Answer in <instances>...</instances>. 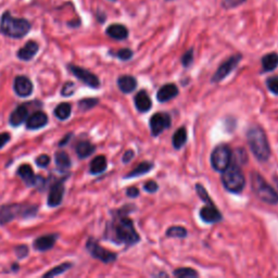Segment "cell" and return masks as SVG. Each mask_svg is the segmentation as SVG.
<instances>
[{
  "instance_id": "obj_1",
  "label": "cell",
  "mask_w": 278,
  "mask_h": 278,
  "mask_svg": "<svg viewBox=\"0 0 278 278\" xmlns=\"http://www.w3.org/2000/svg\"><path fill=\"white\" fill-rule=\"evenodd\" d=\"M135 209V205L127 204L115 212L112 221L108 224L105 239L116 245H125L126 247L139 243L140 236L134 226V222L127 217L129 213Z\"/></svg>"
},
{
  "instance_id": "obj_2",
  "label": "cell",
  "mask_w": 278,
  "mask_h": 278,
  "mask_svg": "<svg viewBox=\"0 0 278 278\" xmlns=\"http://www.w3.org/2000/svg\"><path fill=\"white\" fill-rule=\"evenodd\" d=\"M33 28L30 20L14 16L10 10H5L0 16V34L12 39H22Z\"/></svg>"
},
{
  "instance_id": "obj_3",
  "label": "cell",
  "mask_w": 278,
  "mask_h": 278,
  "mask_svg": "<svg viewBox=\"0 0 278 278\" xmlns=\"http://www.w3.org/2000/svg\"><path fill=\"white\" fill-rule=\"evenodd\" d=\"M247 141L249 148L255 159L265 162L271 157V147L263 129L259 125H252L247 131Z\"/></svg>"
},
{
  "instance_id": "obj_4",
  "label": "cell",
  "mask_w": 278,
  "mask_h": 278,
  "mask_svg": "<svg viewBox=\"0 0 278 278\" xmlns=\"http://www.w3.org/2000/svg\"><path fill=\"white\" fill-rule=\"evenodd\" d=\"M38 212V205L32 203H9L0 207V225L5 226L8 223L20 219L35 218Z\"/></svg>"
},
{
  "instance_id": "obj_5",
  "label": "cell",
  "mask_w": 278,
  "mask_h": 278,
  "mask_svg": "<svg viewBox=\"0 0 278 278\" xmlns=\"http://www.w3.org/2000/svg\"><path fill=\"white\" fill-rule=\"evenodd\" d=\"M221 181L224 188L232 194H240L246 186L245 174L237 163L229 165V167L222 173Z\"/></svg>"
},
{
  "instance_id": "obj_6",
  "label": "cell",
  "mask_w": 278,
  "mask_h": 278,
  "mask_svg": "<svg viewBox=\"0 0 278 278\" xmlns=\"http://www.w3.org/2000/svg\"><path fill=\"white\" fill-rule=\"evenodd\" d=\"M251 187L258 198L268 204L278 203V194L274 188L258 172H253L250 177Z\"/></svg>"
},
{
  "instance_id": "obj_7",
  "label": "cell",
  "mask_w": 278,
  "mask_h": 278,
  "mask_svg": "<svg viewBox=\"0 0 278 278\" xmlns=\"http://www.w3.org/2000/svg\"><path fill=\"white\" fill-rule=\"evenodd\" d=\"M232 152L227 145H219L214 148L211 154V165L214 171L223 173L231 163Z\"/></svg>"
},
{
  "instance_id": "obj_8",
  "label": "cell",
  "mask_w": 278,
  "mask_h": 278,
  "mask_svg": "<svg viewBox=\"0 0 278 278\" xmlns=\"http://www.w3.org/2000/svg\"><path fill=\"white\" fill-rule=\"evenodd\" d=\"M86 249L89 254H91L94 259L99 260V261L105 264L113 263L115 260L118 259V254L101 247L99 243L93 237H91L86 241Z\"/></svg>"
},
{
  "instance_id": "obj_9",
  "label": "cell",
  "mask_w": 278,
  "mask_h": 278,
  "mask_svg": "<svg viewBox=\"0 0 278 278\" xmlns=\"http://www.w3.org/2000/svg\"><path fill=\"white\" fill-rule=\"evenodd\" d=\"M243 60V55L241 53H236V55H232L229 58H227L223 63L218 68L217 72H215L214 75L212 76V82L213 83H220L223 79H225L232 71H234L240 61Z\"/></svg>"
},
{
  "instance_id": "obj_10",
  "label": "cell",
  "mask_w": 278,
  "mask_h": 278,
  "mask_svg": "<svg viewBox=\"0 0 278 278\" xmlns=\"http://www.w3.org/2000/svg\"><path fill=\"white\" fill-rule=\"evenodd\" d=\"M67 68H68L70 73L73 74L76 78H78L80 80V82L84 83L88 87L94 88V89H97V88L100 87V80L96 74L93 73V72L88 71L82 67L72 65V63L68 65Z\"/></svg>"
},
{
  "instance_id": "obj_11",
  "label": "cell",
  "mask_w": 278,
  "mask_h": 278,
  "mask_svg": "<svg viewBox=\"0 0 278 278\" xmlns=\"http://www.w3.org/2000/svg\"><path fill=\"white\" fill-rule=\"evenodd\" d=\"M171 115L166 112H157L150 118L149 126L151 131V135L158 137L165 130L171 127Z\"/></svg>"
},
{
  "instance_id": "obj_12",
  "label": "cell",
  "mask_w": 278,
  "mask_h": 278,
  "mask_svg": "<svg viewBox=\"0 0 278 278\" xmlns=\"http://www.w3.org/2000/svg\"><path fill=\"white\" fill-rule=\"evenodd\" d=\"M16 175L21 177L24 184L28 187H38L39 185L44 187L45 178L38 175H35L30 164H22L19 168H17Z\"/></svg>"
},
{
  "instance_id": "obj_13",
  "label": "cell",
  "mask_w": 278,
  "mask_h": 278,
  "mask_svg": "<svg viewBox=\"0 0 278 278\" xmlns=\"http://www.w3.org/2000/svg\"><path fill=\"white\" fill-rule=\"evenodd\" d=\"M205 205L200 209L199 215L201 220L207 224H217L223 220V215L219 211L217 205L214 204L212 200L204 202Z\"/></svg>"
},
{
  "instance_id": "obj_14",
  "label": "cell",
  "mask_w": 278,
  "mask_h": 278,
  "mask_svg": "<svg viewBox=\"0 0 278 278\" xmlns=\"http://www.w3.org/2000/svg\"><path fill=\"white\" fill-rule=\"evenodd\" d=\"M65 191H66L65 179H61V181L53 184L50 187V190L48 194V199H47L48 207L50 208L59 207V205L62 203V200H63Z\"/></svg>"
},
{
  "instance_id": "obj_15",
  "label": "cell",
  "mask_w": 278,
  "mask_h": 278,
  "mask_svg": "<svg viewBox=\"0 0 278 278\" xmlns=\"http://www.w3.org/2000/svg\"><path fill=\"white\" fill-rule=\"evenodd\" d=\"M13 91L16 94V96H19L21 98L30 97L34 91L32 80L29 77L23 75L16 76L13 82Z\"/></svg>"
},
{
  "instance_id": "obj_16",
  "label": "cell",
  "mask_w": 278,
  "mask_h": 278,
  "mask_svg": "<svg viewBox=\"0 0 278 278\" xmlns=\"http://www.w3.org/2000/svg\"><path fill=\"white\" fill-rule=\"evenodd\" d=\"M39 44L36 40H28L23 47L16 51V58L21 61L29 62L33 60L39 51Z\"/></svg>"
},
{
  "instance_id": "obj_17",
  "label": "cell",
  "mask_w": 278,
  "mask_h": 278,
  "mask_svg": "<svg viewBox=\"0 0 278 278\" xmlns=\"http://www.w3.org/2000/svg\"><path fill=\"white\" fill-rule=\"evenodd\" d=\"M105 35L114 40H126L130 36L127 26L121 23H112L105 29Z\"/></svg>"
},
{
  "instance_id": "obj_18",
  "label": "cell",
  "mask_w": 278,
  "mask_h": 278,
  "mask_svg": "<svg viewBox=\"0 0 278 278\" xmlns=\"http://www.w3.org/2000/svg\"><path fill=\"white\" fill-rule=\"evenodd\" d=\"M49 119L48 115L42 111H36L26 120V129L30 131H37L46 126Z\"/></svg>"
},
{
  "instance_id": "obj_19",
  "label": "cell",
  "mask_w": 278,
  "mask_h": 278,
  "mask_svg": "<svg viewBox=\"0 0 278 278\" xmlns=\"http://www.w3.org/2000/svg\"><path fill=\"white\" fill-rule=\"evenodd\" d=\"M59 239L58 234H49L40 236L36 238L33 243V247L35 250L39 251V252H46V251L50 250L55 246L56 241Z\"/></svg>"
},
{
  "instance_id": "obj_20",
  "label": "cell",
  "mask_w": 278,
  "mask_h": 278,
  "mask_svg": "<svg viewBox=\"0 0 278 278\" xmlns=\"http://www.w3.org/2000/svg\"><path fill=\"white\" fill-rule=\"evenodd\" d=\"M28 116H29L28 105H25V103L21 104L19 106H16L10 114V116H9V124H10L12 127L20 126L21 124H23L26 121Z\"/></svg>"
},
{
  "instance_id": "obj_21",
  "label": "cell",
  "mask_w": 278,
  "mask_h": 278,
  "mask_svg": "<svg viewBox=\"0 0 278 278\" xmlns=\"http://www.w3.org/2000/svg\"><path fill=\"white\" fill-rule=\"evenodd\" d=\"M179 94V91H178V87L173 84V83H169V84H165L163 85L162 87H160V89L157 93V99L159 102H167L169 100L174 99L175 97H177Z\"/></svg>"
},
{
  "instance_id": "obj_22",
  "label": "cell",
  "mask_w": 278,
  "mask_h": 278,
  "mask_svg": "<svg viewBox=\"0 0 278 278\" xmlns=\"http://www.w3.org/2000/svg\"><path fill=\"white\" fill-rule=\"evenodd\" d=\"M134 102H135L136 109L141 113L150 111L152 108V101L146 91H140L139 93H137L135 98H134Z\"/></svg>"
},
{
  "instance_id": "obj_23",
  "label": "cell",
  "mask_w": 278,
  "mask_h": 278,
  "mask_svg": "<svg viewBox=\"0 0 278 278\" xmlns=\"http://www.w3.org/2000/svg\"><path fill=\"white\" fill-rule=\"evenodd\" d=\"M116 83L123 94H131L137 88V79L132 75H122Z\"/></svg>"
},
{
  "instance_id": "obj_24",
  "label": "cell",
  "mask_w": 278,
  "mask_h": 278,
  "mask_svg": "<svg viewBox=\"0 0 278 278\" xmlns=\"http://www.w3.org/2000/svg\"><path fill=\"white\" fill-rule=\"evenodd\" d=\"M75 151H76V155L79 159H86L88 157H91L96 151V146L91 141L82 140L76 145Z\"/></svg>"
},
{
  "instance_id": "obj_25",
  "label": "cell",
  "mask_w": 278,
  "mask_h": 278,
  "mask_svg": "<svg viewBox=\"0 0 278 278\" xmlns=\"http://www.w3.org/2000/svg\"><path fill=\"white\" fill-rule=\"evenodd\" d=\"M55 162H56L58 171H60L61 173H66L71 168V159L67 152L63 150L56 152Z\"/></svg>"
},
{
  "instance_id": "obj_26",
  "label": "cell",
  "mask_w": 278,
  "mask_h": 278,
  "mask_svg": "<svg viewBox=\"0 0 278 278\" xmlns=\"http://www.w3.org/2000/svg\"><path fill=\"white\" fill-rule=\"evenodd\" d=\"M262 72H272L278 67V53L270 52L263 56L261 59Z\"/></svg>"
},
{
  "instance_id": "obj_27",
  "label": "cell",
  "mask_w": 278,
  "mask_h": 278,
  "mask_svg": "<svg viewBox=\"0 0 278 278\" xmlns=\"http://www.w3.org/2000/svg\"><path fill=\"white\" fill-rule=\"evenodd\" d=\"M108 167V161L104 156H97L92 162L91 166H89V173L93 175H98L103 173Z\"/></svg>"
},
{
  "instance_id": "obj_28",
  "label": "cell",
  "mask_w": 278,
  "mask_h": 278,
  "mask_svg": "<svg viewBox=\"0 0 278 278\" xmlns=\"http://www.w3.org/2000/svg\"><path fill=\"white\" fill-rule=\"evenodd\" d=\"M154 167H155V164L150 162V161H143V162L139 163L137 167L134 168L133 171H131L127 175H125L124 178H135V177L142 176L149 173Z\"/></svg>"
},
{
  "instance_id": "obj_29",
  "label": "cell",
  "mask_w": 278,
  "mask_h": 278,
  "mask_svg": "<svg viewBox=\"0 0 278 278\" xmlns=\"http://www.w3.org/2000/svg\"><path fill=\"white\" fill-rule=\"evenodd\" d=\"M71 112H72V105L69 102H61V103H59L56 106L55 111H53L56 118L58 120H60V121L68 120L70 118V116H71Z\"/></svg>"
},
{
  "instance_id": "obj_30",
  "label": "cell",
  "mask_w": 278,
  "mask_h": 278,
  "mask_svg": "<svg viewBox=\"0 0 278 278\" xmlns=\"http://www.w3.org/2000/svg\"><path fill=\"white\" fill-rule=\"evenodd\" d=\"M187 142V131L185 127H179L173 135L172 143L175 149H181L183 148Z\"/></svg>"
},
{
  "instance_id": "obj_31",
  "label": "cell",
  "mask_w": 278,
  "mask_h": 278,
  "mask_svg": "<svg viewBox=\"0 0 278 278\" xmlns=\"http://www.w3.org/2000/svg\"><path fill=\"white\" fill-rule=\"evenodd\" d=\"M109 55L114 58H118L121 61H130L134 57V51L130 48H121L116 51L109 50Z\"/></svg>"
},
{
  "instance_id": "obj_32",
  "label": "cell",
  "mask_w": 278,
  "mask_h": 278,
  "mask_svg": "<svg viewBox=\"0 0 278 278\" xmlns=\"http://www.w3.org/2000/svg\"><path fill=\"white\" fill-rule=\"evenodd\" d=\"M73 266V264L72 263H69V262H65V263H62L56 267H53L51 268V270L47 273H45L44 274V277L46 278V277H56V276H59L61 274H65L66 272H68L70 268Z\"/></svg>"
},
{
  "instance_id": "obj_33",
  "label": "cell",
  "mask_w": 278,
  "mask_h": 278,
  "mask_svg": "<svg viewBox=\"0 0 278 278\" xmlns=\"http://www.w3.org/2000/svg\"><path fill=\"white\" fill-rule=\"evenodd\" d=\"M173 275L178 278H190V277H198L199 274L196 270L191 267H179L173 272Z\"/></svg>"
},
{
  "instance_id": "obj_34",
  "label": "cell",
  "mask_w": 278,
  "mask_h": 278,
  "mask_svg": "<svg viewBox=\"0 0 278 278\" xmlns=\"http://www.w3.org/2000/svg\"><path fill=\"white\" fill-rule=\"evenodd\" d=\"M166 236L169 238H185L187 237V229L183 226H172L166 230Z\"/></svg>"
},
{
  "instance_id": "obj_35",
  "label": "cell",
  "mask_w": 278,
  "mask_h": 278,
  "mask_svg": "<svg viewBox=\"0 0 278 278\" xmlns=\"http://www.w3.org/2000/svg\"><path fill=\"white\" fill-rule=\"evenodd\" d=\"M98 103H99V99H97V98H85V99L79 100L78 108L82 112H86L92 110Z\"/></svg>"
},
{
  "instance_id": "obj_36",
  "label": "cell",
  "mask_w": 278,
  "mask_h": 278,
  "mask_svg": "<svg viewBox=\"0 0 278 278\" xmlns=\"http://www.w3.org/2000/svg\"><path fill=\"white\" fill-rule=\"evenodd\" d=\"M195 60V50L194 48H189L184 52V55L181 58V63L184 68H189Z\"/></svg>"
},
{
  "instance_id": "obj_37",
  "label": "cell",
  "mask_w": 278,
  "mask_h": 278,
  "mask_svg": "<svg viewBox=\"0 0 278 278\" xmlns=\"http://www.w3.org/2000/svg\"><path fill=\"white\" fill-rule=\"evenodd\" d=\"M248 0H222L221 6L224 10H232L246 4Z\"/></svg>"
},
{
  "instance_id": "obj_38",
  "label": "cell",
  "mask_w": 278,
  "mask_h": 278,
  "mask_svg": "<svg viewBox=\"0 0 278 278\" xmlns=\"http://www.w3.org/2000/svg\"><path fill=\"white\" fill-rule=\"evenodd\" d=\"M266 87L268 91L278 96V76H271L266 79Z\"/></svg>"
},
{
  "instance_id": "obj_39",
  "label": "cell",
  "mask_w": 278,
  "mask_h": 278,
  "mask_svg": "<svg viewBox=\"0 0 278 278\" xmlns=\"http://www.w3.org/2000/svg\"><path fill=\"white\" fill-rule=\"evenodd\" d=\"M75 91H76L75 84L73 82H67L61 89V96L71 97L72 95H74Z\"/></svg>"
},
{
  "instance_id": "obj_40",
  "label": "cell",
  "mask_w": 278,
  "mask_h": 278,
  "mask_svg": "<svg viewBox=\"0 0 278 278\" xmlns=\"http://www.w3.org/2000/svg\"><path fill=\"white\" fill-rule=\"evenodd\" d=\"M14 252H15V255L17 256V259H19V260L25 259L26 256L29 255V247L25 246V245L17 246V247L14 248Z\"/></svg>"
},
{
  "instance_id": "obj_41",
  "label": "cell",
  "mask_w": 278,
  "mask_h": 278,
  "mask_svg": "<svg viewBox=\"0 0 278 278\" xmlns=\"http://www.w3.org/2000/svg\"><path fill=\"white\" fill-rule=\"evenodd\" d=\"M35 162H36V165H37L38 167H41V168L47 167L50 163V158L48 155H40L36 158Z\"/></svg>"
},
{
  "instance_id": "obj_42",
  "label": "cell",
  "mask_w": 278,
  "mask_h": 278,
  "mask_svg": "<svg viewBox=\"0 0 278 278\" xmlns=\"http://www.w3.org/2000/svg\"><path fill=\"white\" fill-rule=\"evenodd\" d=\"M158 189H159V185L155 181H148L145 185H143V190L149 194L157 193Z\"/></svg>"
},
{
  "instance_id": "obj_43",
  "label": "cell",
  "mask_w": 278,
  "mask_h": 278,
  "mask_svg": "<svg viewBox=\"0 0 278 278\" xmlns=\"http://www.w3.org/2000/svg\"><path fill=\"white\" fill-rule=\"evenodd\" d=\"M134 157H135V152H134V150L132 149H129L126 150V152H125V154L123 155V158H122V161H123V163H130L131 161L134 159Z\"/></svg>"
},
{
  "instance_id": "obj_44",
  "label": "cell",
  "mask_w": 278,
  "mask_h": 278,
  "mask_svg": "<svg viewBox=\"0 0 278 278\" xmlns=\"http://www.w3.org/2000/svg\"><path fill=\"white\" fill-rule=\"evenodd\" d=\"M10 134H8V133H2L0 134V149H3L7 143L10 141Z\"/></svg>"
},
{
  "instance_id": "obj_45",
  "label": "cell",
  "mask_w": 278,
  "mask_h": 278,
  "mask_svg": "<svg viewBox=\"0 0 278 278\" xmlns=\"http://www.w3.org/2000/svg\"><path fill=\"white\" fill-rule=\"evenodd\" d=\"M126 196L132 199L137 198L139 196V189L137 187H129L126 189Z\"/></svg>"
},
{
  "instance_id": "obj_46",
  "label": "cell",
  "mask_w": 278,
  "mask_h": 278,
  "mask_svg": "<svg viewBox=\"0 0 278 278\" xmlns=\"http://www.w3.org/2000/svg\"><path fill=\"white\" fill-rule=\"evenodd\" d=\"M96 19L97 21L99 22L100 24H103L105 21H106V14L104 11L100 10V9H98L97 12H96Z\"/></svg>"
},
{
  "instance_id": "obj_47",
  "label": "cell",
  "mask_w": 278,
  "mask_h": 278,
  "mask_svg": "<svg viewBox=\"0 0 278 278\" xmlns=\"http://www.w3.org/2000/svg\"><path fill=\"white\" fill-rule=\"evenodd\" d=\"M72 136H73V134H68V135L63 138V140H61V141L59 142V147H63V146H66L67 143L69 142V140H70V138H71Z\"/></svg>"
},
{
  "instance_id": "obj_48",
  "label": "cell",
  "mask_w": 278,
  "mask_h": 278,
  "mask_svg": "<svg viewBox=\"0 0 278 278\" xmlns=\"http://www.w3.org/2000/svg\"><path fill=\"white\" fill-rule=\"evenodd\" d=\"M108 2H110V3H118L119 2V0H108Z\"/></svg>"
},
{
  "instance_id": "obj_49",
  "label": "cell",
  "mask_w": 278,
  "mask_h": 278,
  "mask_svg": "<svg viewBox=\"0 0 278 278\" xmlns=\"http://www.w3.org/2000/svg\"><path fill=\"white\" fill-rule=\"evenodd\" d=\"M164 2L165 3H173V2H175V0H164Z\"/></svg>"
}]
</instances>
